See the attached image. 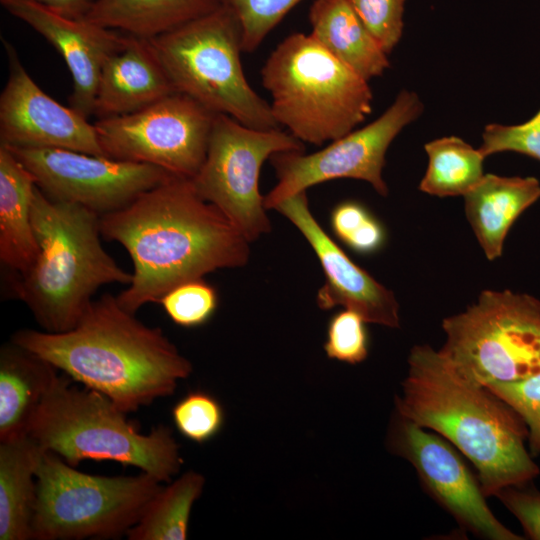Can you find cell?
I'll use <instances>...</instances> for the list:
<instances>
[{
  "label": "cell",
  "mask_w": 540,
  "mask_h": 540,
  "mask_svg": "<svg viewBox=\"0 0 540 540\" xmlns=\"http://www.w3.org/2000/svg\"><path fill=\"white\" fill-rule=\"evenodd\" d=\"M102 237L120 243L133 262L132 280L117 297L127 311L159 303L174 287L218 269L244 266L249 241L226 215L203 200L190 179L173 177L125 208L100 217Z\"/></svg>",
  "instance_id": "obj_1"
},
{
  "label": "cell",
  "mask_w": 540,
  "mask_h": 540,
  "mask_svg": "<svg viewBox=\"0 0 540 540\" xmlns=\"http://www.w3.org/2000/svg\"><path fill=\"white\" fill-rule=\"evenodd\" d=\"M10 340L126 413L172 395L192 372L190 361L160 328L139 321L110 293L92 300L71 330L21 329Z\"/></svg>",
  "instance_id": "obj_2"
},
{
  "label": "cell",
  "mask_w": 540,
  "mask_h": 540,
  "mask_svg": "<svg viewBox=\"0 0 540 540\" xmlns=\"http://www.w3.org/2000/svg\"><path fill=\"white\" fill-rule=\"evenodd\" d=\"M408 366L396 413L454 445L475 467L486 497L540 474L527 450V427L507 402L429 345L414 346Z\"/></svg>",
  "instance_id": "obj_3"
},
{
  "label": "cell",
  "mask_w": 540,
  "mask_h": 540,
  "mask_svg": "<svg viewBox=\"0 0 540 540\" xmlns=\"http://www.w3.org/2000/svg\"><path fill=\"white\" fill-rule=\"evenodd\" d=\"M31 221L38 258L26 275L4 290L28 307L43 331L71 330L101 286L131 282L132 273L122 269L101 244L97 213L52 200L36 185Z\"/></svg>",
  "instance_id": "obj_4"
},
{
  "label": "cell",
  "mask_w": 540,
  "mask_h": 540,
  "mask_svg": "<svg viewBox=\"0 0 540 540\" xmlns=\"http://www.w3.org/2000/svg\"><path fill=\"white\" fill-rule=\"evenodd\" d=\"M72 382L58 374L31 420L27 435L42 449L74 467L84 460L113 461L160 482L179 472L183 460L168 427L142 434L107 396Z\"/></svg>",
  "instance_id": "obj_5"
},
{
  "label": "cell",
  "mask_w": 540,
  "mask_h": 540,
  "mask_svg": "<svg viewBox=\"0 0 540 540\" xmlns=\"http://www.w3.org/2000/svg\"><path fill=\"white\" fill-rule=\"evenodd\" d=\"M279 126L301 142L322 145L361 124L372 111L368 81L309 33L295 32L271 52L261 70Z\"/></svg>",
  "instance_id": "obj_6"
},
{
  "label": "cell",
  "mask_w": 540,
  "mask_h": 540,
  "mask_svg": "<svg viewBox=\"0 0 540 540\" xmlns=\"http://www.w3.org/2000/svg\"><path fill=\"white\" fill-rule=\"evenodd\" d=\"M150 41L175 92L248 127L281 129L246 79L242 29L227 3Z\"/></svg>",
  "instance_id": "obj_7"
},
{
  "label": "cell",
  "mask_w": 540,
  "mask_h": 540,
  "mask_svg": "<svg viewBox=\"0 0 540 540\" xmlns=\"http://www.w3.org/2000/svg\"><path fill=\"white\" fill-rule=\"evenodd\" d=\"M36 479L35 540L119 538L138 522L162 487L142 471L134 476L87 474L44 449Z\"/></svg>",
  "instance_id": "obj_8"
},
{
  "label": "cell",
  "mask_w": 540,
  "mask_h": 540,
  "mask_svg": "<svg viewBox=\"0 0 540 540\" xmlns=\"http://www.w3.org/2000/svg\"><path fill=\"white\" fill-rule=\"evenodd\" d=\"M442 328L440 353L469 380L488 387L540 373V300L532 295L485 290Z\"/></svg>",
  "instance_id": "obj_9"
},
{
  "label": "cell",
  "mask_w": 540,
  "mask_h": 540,
  "mask_svg": "<svg viewBox=\"0 0 540 540\" xmlns=\"http://www.w3.org/2000/svg\"><path fill=\"white\" fill-rule=\"evenodd\" d=\"M291 151H304V144L289 132L255 129L216 114L206 158L190 180L252 242L271 230L259 192L261 167L274 154Z\"/></svg>",
  "instance_id": "obj_10"
},
{
  "label": "cell",
  "mask_w": 540,
  "mask_h": 540,
  "mask_svg": "<svg viewBox=\"0 0 540 540\" xmlns=\"http://www.w3.org/2000/svg\"><path fill=\"white\" fill-rule=\"evenodd\" d=\"M215 115L174 92L136 112L98 119L94 126L106 157L192 179L206 158Z\"/></svg>",
  "instance_id": "obj_11"
},
{
  "label": "cell",
  "mask_w": 540,
  "mask_h": 540,
  "mask_svg": "<svg viewBox=\"0 0 540 540\" xmlns=\"http://www.w3.org/2000/svg\"><path fill=\"white\" fill-rule=\"evenodd\" d=\"M417 93L402 90L376 120L334 140L312 154L304 151L276 153L270 160L278 179L264 196V206L274 209L278 203L309 187L339 178L368 182L382 196L388 187L382 177L386 152L404 127L423 112Z\"/></svg>",
  "instance_id": "obj_12"
},
{
  "label": "cell",
  "mask_w": 540,
  "mask_h": 540,
  "mask_svg": "<svg viewBox=\"0 0 540 540\" xmlns=\"http://www.w3.org/2000/svg\"><path fill=\"white\" fill-rule=\"evenodd\" d=\"M8 148L48 198L82 205L100 217L125 208L144 192L177 177L150 164L73 150Z\"/></svg>",
  "instance_id": "obj_13"
},
{
  "label": "cell",
  "mask_w": 540,
  "mask_h": 540,
  "mask_svg": "<svg viewBox=\"0 0 540 540\" xmlns=\"http://www.w3.org/2000/svg\"><path fill=\"white\" fill-rule=\"evenodd\" d=\"M387 443L410 462L423 489L463 530L488 540L523 539L495 517L477 474L448 440L395 413Z\"/></svg>",
  "instance_id": "obj_14"
},
{
  "label": "cell",
  "mask_w": 540,
  "mask_h": 540,
  "mask_svg": "<svg viewBox=\"0 0 540 540\" xmlns=\"http://www.w3.org/2000/svg\"><path fill=\"white\" fill-rule=\"evenodd\" d=\"M9 76L0 96V144L13 148H57L105 156L94 124L48 96L2 39Z\"/></svg>",
  "instance_id": "obj_15"
},
{
  "label": "cell",
  "mask_w": 540,
  "mask_h": 540,
  "mask_svg": "<svg viewBox=\"0 0 540 540\" xmlns=\"http://www.w3.org/2000/svg\"><path fill=\"white\" fill-rule=\"evenodd\" d=\"M274 210L296 226L320 261L325 283L316 296L319 308L330 310L341 305L357 312L367 323L400 326L394 294L355 264L328 236L310 211L306 191L284 199Z\"/></svg>",
  "instance_id": "obj_16"
},
{
  "label": "cell",
  "mask_w": 540,
  "mask_h": 540,
  "mask_svg": "<svg viewBox=\"0 0 540 540\" xmlns=\"http://www.w3.org/2000/svg\"><path fill=\"white\" fill-rule=\"evenodd\" d=\"M14 17L47 39L63 57L73 79L70 107L85 118L93 114L100 73L105 61L122 48L128 35L74 19L26 0H0Z\"/></svg>",
  "instance_id": "obj_17"
},
{
  "label": "cell",
  "mask_w": 540,
  "mask_h": 540,
  "mask_svg": "<svg viewBox=\"0 0 540 540\" xmlns=\"http://www.w3.org/2000/svg\"><path fill=\"white\" fill-rule=\"evenodd\" d=\"M174 92L150 39L128 35L102 67L93 115L103 119L133 113Z\"/></svg>",
  "instance_id": "obj_18"
},
{
  "label": "cell",
  "mask_w": 540,
  "mask_h": 540,
  "mask_svg": "<svg viewBox=\"0 0 540 540\" xmlns=\"http://www.w3.org/2000/svg\"><path fill=\"white\" fill-rule=\"evenodd\" d=\"M36 183L13 152L0 144V262L4 288L26 275L39 255L31 221Z\"/></svg>",
  "instance_id": "obj_19"
},
{
  "label": "cell",
  "mask_w": 540,
  "mask_h": 540,
  "mask_svg": "<svg viewBox=\"0 0 540 540\" xmlns=\"http://www.w3.org/2000/svg\"><path fill=\"white\" fill-rule=\"evenodd\" d=\"M58 376V369L13 341L0 348V442L28 433L31 420Z\"/></svg>",
  "instance_id": "obj_20"
},
{
  "label": "cell",
  "mask_w": 540,
  "mask_h": 540,
  "mask_svg": "<svg viewBox=\"0 0 540 540\" xmlns=\"http://www.w3.org/2000/svg\"><path fill=\"white\" fill-rule=\"evenodd\" d=\"M539 198L537 178L491 173L464 195L467 219L489 260L502 255L511 226Z\"/></svg>",
  "instance_id": "obj_21"
},
{
  "label": "cell",
  "mask_w": 540,
  "mask_h": 540,
  "mask_svg": "<svg viewBox=\"0 0 540 540\" xmlns=\"http://www.w3.org/2000/svg\"><path fill=\"white\" fill-rule=\"evenodd\" d=\"M309 22L320 45L365 80L390 67L388 54L346 0H314Z\"/></svg>",
  "instance_id": "obj_22"
},
{
  "label": "cell",
  "mask_w": 540,
  "mask_h": 540,
  "mask_svg": "<svg viewBox=\"0 0 540 540\" xmlns=\"http://www.w3.org/2000/svg\"><path fill=\"white\" fill-rule=\"evenodd\" d=\"M41 451L28 435L0 442V540L32 539Z\"/></svg>",
  "instance_id": "obj_23"
},
{
  "label": "cell",
  "mask_w": 540,
  "mask_h": 540,
  "mask_svg": "<svg viewBox=\"0 0 540 540\" xmlns=\"http://www.w3.org/2000/svg\"><path fill=\"white\" fill-rule=\"evenodd\" d=\"M222 4L223 0H95L85 19L127 35L153 39Z\"/></svg>",
  "instance_id": "obj_24"
},
{
  "label": "cell",
  "mask_w": 540,
  "mask_h": 540,
  "mask_svg": "<svg viewBox=\"0 0 540 540\" xmlns=\"http://www.w3.org/2000/svg\"><path fill=\"white\" fill-rule=\"evenodd\" d=\"M205 478L187 471L151 499L138 522L129 529V540H185L191 509L200 497Z\"/></svg>",
  "instance_id": "obj_25"
},
{
  "label": "cell",
  "mask_w": 540,
  "mask_h": 540,
  "mask_svg": "<svg viewBox=\"0 0 540 540\" xmlns=\"http://www.w3.org/2000/svg\"><path fill=\"white\" fill-rule=\"evenodd\" d=\"M428 167L419 189L438 197L464 196L485 175L486 158L479 149L457 136H446L424 145Z\"/></svg>",
  "instance_id": "obj_26"
},
{
  "label": "cell",
  "mask_w": 540,
  "mask_h": 540,
  "mask_svg": "<svg viewBox=\"0 0 540 540\" xmlns=\"http://www.w3.org/2000/svg\"><path fill=\"white\" fill-rule=\"evenodd\" d=\"M173 423L186 439L203 444L222 430L224 408L212 394L194 390L184 395L172 408Z\"/></svg>",
  "instance_id": "obj_27"
},
{
  "label": "cell",
  "mask_w": 540,
  "mask_h": 540,
  "mask_svg": "<svg viewBox=\"0 0 540 540\" xmlns=\"http://www.w3.org/2000/svg\"><path fill=\"white\" fill-rule=\"evenodd\" d=\"M159 303L176 325L193 328L205 324L213 316L218 297L212 285L198 278L174 287Z\"/></svg>",
  "instance_id": "obj_28"
},
{
  "label": "cell",
  "mask_w": 540,
  "mask_h": 540,
  "mask_svg": "<svg viewBox=\"0 0 540 540\" xmlns=\"http://www.w3.org/2000/svg\"><path fill=\"white\" fill-rule=\"evenodd\" d=\"M237 15L243 51L254 52L285 15L302 0H223Z\"/></svg>",
  "instance_id": "obj_29"
},
{
  "label": "cell",
  "mask_w": 540,
  "mask_h": 540,
  "mask_svg": "<svg viewBox=\"0 0 540 540\" xmlns=\"http://www.w3.org/2000/svg\"><path fill=\"white\" fill-rule=\"evenodd\" d=\"M331 226L341 241L361 254L377 251L385 239L381 224L353 201L342 202L332 210Z\"/></svg>",
  "instance_id": "obj_30"
},
{
  "label": "cell",
  "mask_w": 540,
  "mask_h": 540,
  "mask_svg": "<svg viewBox=\"0 0 540 540\" xmlns=\"http://www.w3.org/2000/svg\"><path fill=\"white\" fill-rule=\"evenodd\" d=\"M361 315L344 309L332 316L327 327L324 343L326 355L348 364L364 361L369 352V337Z\"/></svg>",
  "instance_id": "obj_31"
},
{
  "label": "cell",
  "mask_w": 540,
  "mask_h": 540,
  "mask_svg": "<svg viewBox=\"0 0 540 540\" xmlns=\"http://www.w3.org/2000/svg\"><path fill=\"white\" fill-rule=\"evenodd\" d=\"M482 140L479 150L485 157L499 152H516L540 161V109L520 124H487Z\"/></svg>",
  "instance_id": "obj_32"
},
{
  "label": "cell",
  "mask_w": 540,
  "mask_h": 540,
  "mask_svg": "<svg viewBox=\"0 0 540 540\" xmlns=\"http://www.w3.org/2000/svg\"><path fill=\"white\" fill-rule=\"evenodd\" d=\"M369 31L390 54L399 43L404 27L406 0H346Z\"/></svg>",
  "instance_id": "obj_33"
},
{
  "label": "cell",
  "mask_w": 540,
  "mask_h": 540,
  "mask_svg": "<svg viewBox=\"0 0 540 540\" xmlns=\"http://www.w3.org/2000/svg\"><path fill=\"white\" fill-rule=\"evenodd\" d=\"M488 388L507 402L523 419L527 442L533 455H540V373L521 381Z\"/></svg>",
  "instance_id": "obj_34"
},
{
  "label": "cell",
  "mask_w": 540,
  "mask_h": 540,
  "mask_svg": "<svg viewBox=\"0 0 540 540\" xmlns=\"http://www.w3.org/2000/svg\"><path fill=\"white\" fill-rule=\"evenodd\" d=\"M515 516L526 536L540 540V492L526 486L502 489L495 496Z\"/></svg>",
  "instance_id": "obj_35"
},
{
  "label": "cell",
  "mask_w": 540,
  "mask_h": 540,
  "mask_svg": "<svg viewBox=\"0 0 540 540\" xmlns=\"http://www.w3.org/2000/svg\"><path fill=\"white\" fill-rule=\"evenodd\" d=\"M40 6L46 7L56 13L69 18H85L90 7L89 0H26Z\"/></svg>",
  "instance_id": "obj_36"
},
{
  "label": "cell",
  "mask_w": 540,
  "mask_h": 540,
  "mask_svg": "<svg viewBox=\"0 0 540 540\" xmlns=\"http://www.w3.org/2000/svg\"><path fill=\"white\" fill-rule=\"evenodd\" d=\"M91 3L94 2L95 0H89Z\"/></svg>",
  "instance_id": "obj_37"
}]
</instances>
